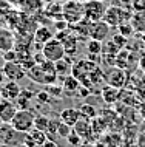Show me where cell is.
<instances>
[{"label": "cell", "instance_id": "1", "mask_svg": "<svg viewBox=\"0 0 145 147\" xmlns=\"http://www.w3.org/2000/svg\"><path fill=\"white\" fill-rule=\"evenodd\" d=\"M131 17H133V13L130 9H125V8L111 5V6H108L107 13H105L104 20L107 22L111 28H119V26L124 25V23H130Z\"/></svg>", "mask_w": 145, "mask_h": 147}, {"label": "cell", "instance_id": "2", "mask_svg": "<svg viewBox=\"0 0 145 147\" xmlns=\"http://www.w3.org/2000/svg\"><path fill=\"white\" fill-rule=\"evenodd\" d=\"M63 19L69 25H76L85 19V5L82 0H66L62 9Z\"/></svg>", "mask_w": 145, "mask_h": 147}, {"label": "cell", "instance_id": "3", "mask_svg": "<svg viewBox=\"0 0 145 147\" xmlns=\"http://www.w3.org/2000/svg\"><path fill=\"white\" fill-rule=\"evenodd\" d=\"M34 121H36V115L33 110H17L15 116L11 121V125L20 133H29L34 129Z\"/></svg>", "mask_w": 145, "mask_h": 147}, {"label": "cell", "instance_id": "4", "mask_svg": "<svg viewBox=\"0 0 145 147\" xmlns=\"http://www.w3.org/2000/svg\"><path fill=\"white\" fill-rule=\"evenodd\" d=\"M84 5H85V19H88L91 22L104 20V16L108 9L104 0H85Z\"/></svg>", "mask_w": 145, "mask_h": 147}, {"label": "cell", "instance_id": "5", "mask_svg": "<svg viewBox=\"0 0 145 147\" xmlns=\"http://www.w3.org/2000/svg\"><path fill=\"white\" fill-rule=\"evenodd\" d=\"M42 53H43L46 61H49V62H57V61H60V59H63L66 56L63 43L56 37L45 43L43 48H42Z\"/></svg>", "mask_w": 145, "mask_h": 147}, {"label": "cell", "instance_id": "6", "mask_svg": "<svg viewBox=\"0 0 145 147\" xmlns=\"http://www.w3.org/2000/svg\"><path fill=\"white\" fill-rule=\"evenodd\" d=\"M105 81H107L108 85H113V87H116V88L122 90V88H125V85H127L128 76H127V73H125L124 68L114 67V68H111L107 74H105Z\"/></svg>", "mask_w": 145, "mask_h": 147}, {"label": "cell", "instance_id": "7", "mask_svg": "<svg viewBox=\"0 0 145 147\" xmlns=\"http://www.w3.org/2000/svg\"><path fill=\"white\" fill-rule=\"evenodd\" d=\"M19 135H20V132H17L11 124H6L5 122V124L0 127V142H2V147L17 144L19 141L23 142V138H20Z\"/></svg>", "mask_w": 145, "mask_h": 147}, {"label": "cell", "instance_id": "8", "mask_svg": "<svg viewBox=\"0 0 145 147\" xmlns=\"http://www.w3.org/2000/svg\"><path fill=\"white\" fill-rule=\"evenodd\" d=\"M3 73H5V78L6 81H20L26 76V70L22 67V63H19L17 61L15 62H5V65H3Z\"/></svg>", "mask_w": 145, "mask_h": 147}, {"label": "cell", "instance_id": "9", "mask_svg": "<svg viewBox=\"0 0 145 147\" xmlns=\"http://www.w3.org/2000/svg\"><path fill=\"white\" fill-rule=\"evenodd\" d=\"M110 30H111V26H110L105 20L93 22L90 39H94V40H99V42H105L110 36Z\"/></svg>", "mask_w": 145, "mask_h": 147}, {"label": "cell", "instance_id": "10", "mask_svg": "<svg viewBox=\"0 0 145 147\" xmlns=\"http://www.w3.org/2000/svg\"><path fill=\"white\" fill-rule=\"evenodd\" d=\"M17 105H15L14 101H9V99H2L0 101V118L3 119V122L6 124H11L13 118L17 113Z\"/></svg>", "mask_w": 145, "mask_h": 147}, {"label": "cell", "instance_id": "11", "mask_svg": "<svg viewBox=\"0 0 145 147\" xmlns=\"http://www.w3.org/2000/svg\"><path fill=\"white\" fill-rule=\"evenodd\" d=\"M73 130L79 135L82 140H90V138H93V135H94V132H93L91 119H88L85 116H82L79 121H77V124L73 127Z\"/></svg>", "mask_w": 145, "mask_h": 147}, {"label": "cell", "instance_id": "12", "mask_svg": "<svg viewBox=\"0 0 145 147\" xmlns=\"http://www.w3.org/2000/svg\"><path fill=\"white\" fill-rule=\"evenodd\" d=\"M0 93H2L3 99H9V101H15L19 94L22 93V88L19 87L17 82L14 81H6L3 85H0Z\"/></svg>", "mask_w": 145, "mask_h": 147}, {"label": "cell", "instance_id": "13", "mask_svg": "<svg viewBox=\"0 0 145 147\" xmlns=\"http://www.w3.org/2000/svg\"><path fill=\"white\" fill-rule=\"evenodd\" d=\"M15 45L14 34L6 28H0V57L6 53V51L13 50Z\"/></svg>", "mask_w": 145, "mask_h": 147}, {"label": "cell", "instance_id": "14", "mask_svg": "<svg viewBox=\"0 0 145 147\" xmlns=\"http://www.w3.org/2000/svg\"><path fill=\"white\" fill-rule=\"evenodd\" d=\"M60 121L62 122H65L66 125H69V127H74L77 124V121L82 118V113H80V110L79 109H74V107H68V109H63L60 112Z\"/></svg>", "mask_w": 145, "mask_h": 147}, {"label": "cell", "instance_id": "15", "mask_svg": "<svg viewBox=\"0 0 145 147\" xmlns=\"http://www.w3.org/2000/svg\"><path fill=\"white\" fill-rule=\"evenodd\" d=\"M26 76H28L31 81L37 82V84H42V85H48V76H46L43 67L40 63H36L33 68H29L26 71Z\"/></svg>", "mask_w": 145, "mask_h": 147}, {"label": "cell", "instance_id": "16", "mask_svg": "<svg viewBox=\"0 0 145 147\" xmlns=\"http://www.w3.org/2000/svg\"><path fill=\"white\" fill-rule=\"evenodd\" d=\"M119 96H120V90L116 88L113 85H104L100 90V98L105 104H116L119 101Z\"/></svg>", "mask_w": 145, "mask_h": 147}, {"label": "cell", "instance_id": "17", "mask_svg": "<svg viewBox=\"0 0 145 147\" xmlns=\"http://www.w3.org/2000/svg\"><path fill=\"white\" fill-rule=\"evenodd\" d=\"M82 87V82L77 79L74 74H68V76L62 78V88L66 93H77Z\"/></svg>", "mask_w": 145, "mask_h": 147}, {"label": "cell", "instance_id": "18", "mask_svg": "<svg viewBox=\"0 0 145 147\" xmlns=\"http://www.w3.org/2000/svg\"><path fill=\"white\" fill-rule=\"evenodd\" d=\"M33 39L36 43L45 45L46 42H49L51 39H54V33L48 28V26H39V28H36V31H34Z\"/></svg>", "mask_w": 145, "mask_h": 147}, {"label": "cell", "instance_id": "19", "mask_svg": "<svg viewBox=\"0 0 145 147\" xmlns=\"http://www.w3.org/2000/svg\"><path fill=\"white\" fill-rule=\"evenodd\" d=\"M119 101L122 102V104H125L127 107H133V105L139 107V105H140V102H138V101H139L138 93H133L131 90H124V88L120 90Z\"/></svg>", "mask_w": 145, "mask_h": 147}, {"label": "cell", "instance_id": "20", "mask_svg": "<svg viewBox=\"0 0 145 147\" xmlns=\"http://www.w3.org/2000/svg\"><path fill=\"white\" fill-rule=\"evenodd\" d=\"M34 98V93L28 88H22V93L19 94V98L15 99V105H17L19 110H26L29 109V101Z\"/></svg>", "mask_w": 145, "mask_h": 147}, {"label": "cell", "instance_id": "21", "mask_svg": "<svg viewBox=\"0 0 145 147\" xmlns=\"http://www.w3.org/2000/svg\"><path fill=\"white\" fill-rule=\"evenodd\" d=\"M56 63V70H57V74L62 78L68 76V74H71V70H73V62L69 56H65L63 59H60V61L54 62Z\"/></svg>", "mask_w": 145, "mask_h": 147}, {"label": "cell", "instance_id": "22", "mask_svg": "<svg viewBox=\"0 0 145 147\" xmlns=\"http://www.w3.org/2000/svg\"><path fill=\"white\" fill-rule=\"evenodd\" d=\"M62 9H63V5H60L59 2L56 0H53V2H49L48 5L43 8L45 11V16L46 17H59V19H63V14H62Z\"/></svg>", "mask_w": 145, "mask_h": 147}, {"label": "cell", "instance_id": "23", "mask_svg": "<svg viewBox=\"0 0 145 147\" xmlns=\"http://www.w3.org/2000/svg\"><path fill=\"white\" fill-rule=\"evenodd\" d=\"M29 136L31 140L34 141V144H36L37 147L43 146L46 141H48V135H46V132H43V130H39V129H33L29 132Z\"/></svg>", "mask_w": 145, "mask_h": 147}, {"label": "cell", "instance_id": "24", "mask_svg": "<svg viewBox=\"0 0 145 147\" xmlns=\"http://www.w3.org/2000/svg\"><path fill=\"white\" fill-rule=\"evenodd\" d=\"M22 8L26 11V13H37V11H40L43 6V2L42 0H23L22 3Z\"/></svg>", "mask_w": 145, "mask_h": 147}, {"label": "cell", "instance_id": "25", "mask_svg": "<svg viewBox=\"0 0 145 147\" xmlns=\"http://www.w3.org/2000/svg\"><path fill=\"white\" fill-rule=\"evenodd\" d=\"M79 110H80L82 116H85V118H88V119H94V118L99 116V113H97V109H96L94 105L88 104V102H84V104L79 107Z\"/></svg>", "mask_w": 145, "mask_h": 147}, {"label": "cell", "instance_id": "26", "mask_svg": "<svg viewBox=\"0 0 145 147\" xmlns=\"http://www.w3.org/2000/svg\"><path fill=\"white\" fill-rule=\"evenodd\" d=\"M49 125V118L43 116V115H36V121H34V129H39V130H43L46 132Z\"/></svg>", "mask_w": 145, "mask_h": 147}, {"label": "cell", "instance_id": "27", "mask_svg": "<svg viewBox=\"0 0 145 147\" xmlns=\"http://www.w3.org/2000/svg\"><path fill=\"white\" fill-rule=\"evenodd\" d=\"M43 90L49 94L51 98H59L62 93H63V88H62V85H57V84H48V85H45Z\"/></svg>", "mask_w": 145, "mask_h": 147}, {"label": "cell", "instance_id": "28", "mask_svg": "<svg viewBox=\"0 0 145 147\" xmlns=\"http://www.w3.org/2000/svg\"><path fill=\"white\" fill-rule=\"evenodd\" d=\"M113 43H114V45L117 47V48L119 50H124L125 47H127V43H128V39L125 37V36H122V34H116V36H113Z\"/></svg>", "mask_w": 145, "mask_h": 147}, {"label": "cell", "instance_id": "29", "mask_svg": "<svg viewBox=\"0 0 145 147\" xmlns=\"http://www.w3.org/2000/svg\"><path fill=\"white\" fill-rule=\"evenodd\" d=\"M71 132H73V127H69V125H66L65 122H62L60 121V124H59V129H57V135L60 138H68L69 135H71Z\"/></svg>", "mask_w": 145, "mask_h": 147}, {"label": "cell", "instance_id": "30", "mask_svg": "<svg viewBox=\"0 0 145 147\" xmlns=\"http://www.w3.org/2000/svg\"><path fill=\"white\" fill-rule=\"evenodd\" d=\"M2 57L5 59V62H15V61H17V57H19V54H17V50H15V48H13V50L6 51V53L3 54Z\"/></svg>", "mask_w": 145, "mask_h": 147}, {"label": "cell", "instance_id": "31", "mask_svg": "<svg viewBox=\"0 0 145 147\" xmlns=\"http://www.w3.org/2000/svg\"><path fill=\"white\" fill-rule=\"evenodd\" d=\"M133 31H134V28H133V25H131V22L130 23H124V25H120L119 26V33L122 34V36H125V37H128Z\"/></svg>", "mask_w": 145, "mask_h": 147}, {"label": "cell", "instance_id": "32", "mask_svg": "<svg viewBox=\"0 0 145 147\" xmlns=\"http://www.w3.org/2000/svg\"><path fill=\"white\" fill-rule=\"evenodd\" d=\"M66 140H68V142H69L71 146H74V147H77V146H79L80 142H82V138H80L76 132H74V130L71 132V135H69V136L66 138Z\"/></svg>", "mask_w": 145, "mask_h": 147}, {"label": "cell", "instance_id": "33", "mask_svg": "<svg viewBox=\"0 0 145 147\" xmlns=\"http://www.w3.org/2000/svg\"><path fill=\"white\" fill-rule=\"evenodd\" d=\"M36 98H37V101L39 102H42V104H46V102H49L51 101V96L46 91L43 90V91H39V93L36 94Z\"/></svg>", "mask_w": 145, "mask_h": 147}, {"label": "cell", "instance_id": "34", "mask_svg": "<svg viewBox=\"0 0 145 147\" xmlns=\"http://www.w3.org/2000/svg\"><path fill=\"white\" fill-rule=\"evenodd\" d=\"M139 113H140V116H142L144 121H145V101L140 102V105H139Z\"/></svg>", "mask_w": 145, "mask_h": 147}, {"label": "cell", "instance_id": "35", "mask_svg": "<svg viewBox=\"0 0 145 147\" xmlns=\"http://www.w3.org/2000/svg\"><path fill=\"white\" fill-rule=\"evenodd\" d=\"M8 2H9L11 5H17V6H22L23 0H8Z\"/></svg>", "mask_w": 145, "mask_h": 147}, {"label": "cell", "instance_id": "36", "mask_svg": "<svg viewBox=\"0 0 145 147\" xmlns=\"http://www.w3.org/2000/svg\"><path fill=\"white\" fill-rule=\"evenodd\" d=\"M3 124H5V122H3V119H2V118H0V127H2Z\"/></svg>", "mask_w": 145, "mask_h": 147}, {"label": "cell", "instance_id": "37", "mask_svg": "<svg viewBox=\"0 0 145 147\" xmlns=\"http://www.w3.org/2000/svg\"><path fill=\"white\" fill-rule=\"evenodd\" d=\"M0 147H2V142H0Z\"/></svg>", "mask_w": 145, "mask_h": 147}, {"label": "cell", "instance_id": "38", "mask_svg": "<svg viewBox=\"0 0 145 147\" xmlns=\"http://www.w3.org/2000/svg\"><path fill=\"white\" fill-rule=\"evenodd\" d=\"M82 2H84V0H82Z\"/></svg>", "mask_w": 145, "mask_h": 147}, {"label": "cell", "instance_id": "39", "mask_svg": "<svg viewBox=\"0 0 145 147\" xmlns=\"http://www.w3.org/2000/svg\"><path fill=\"white\" fill-rule=\"evenodd\" d=\"M104 2H105V0H104Z\"/></svg>", "mask_w": 145, "mask_h": 147}]
</instances>
